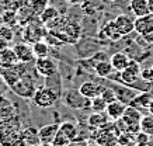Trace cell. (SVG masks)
I'll use <instances>...</instances> for the list:
<instances>
[{
	"label": "cell",
	"instance_id": "obj_1",
	"mask_svg": "<svg viewBox=\"0 0 153 146\" xmlns=\"http://www.w3.org/2000/svg\"><path fill=\"white\" fill-rule=\"evenodd\" d=\"M21 138V124L17 117L0 122V146H14Z\"/></svg>",
	"mask_w": 153,
	"mask_h": 146
},
{
	"label": "cell",
	"instance_id": "obj_2",
	"mask_svg": "<svg viewBox=\"0 0 153 146\" xmlns=\"http://www.w3.org/2000/svg\"><path fill=\"white\" fill-rule=\"evenodd\" d=\"M58 99H59V94L55 90L49 89L48 86H44V87H38L37 89V91H35V94L33 97V101L39 108H49L52 105H55Z\"/></svg>",
	"mask_w": 153,
	"mask_h": 146
},
{
	"label": "cell",
	"instance_id": "obj_3",
	"mask_svg": "<svg viewBox=\"0 0 153 146\" xmlns=\"http://www.w3.org/2000/svg\"><path fill=\"white\" fill-rule=\"evenodd\" d=\"M77 136V128L73 122H62L59 125V131L56 133L53 146H68Z\"/></svg>",
	"mask_w": 153,
	"mask_h": 146
},
{
	"label": "cell",
	"instance_id": "obj_4",
	"mask_svg": "<svg viewBox=\"0 0 153 146\" xmlns=\"http://www.w3.org/2000/svg\"><path fill=\"white\" fill-rule=\"evenodd\" d=\"M63 103L72 110L90 108V100L86 99L79 89H70L63 93Z\"/></svg>",
	"mask_w": 153,
	"mask_h": 146
},
{
	"label": "cell",
	"instance_id": "obj_5",
	"mask_svg": "<svg viewBox=\"0 0 153 146\" xmlns=\"http://www.w3.org/2000/svg\"><path fill=\"white\" fill-rule=\"evenodd\" d=\"M142 114L140 110L135 108L132 105H126V110L121 121L126 125V131H129L131 133H138L140 131V119H142Z\"/></svg>",
	"mask_w": 153,
	"mask_h": 146
},
{
	"label": "cell",
	"instance_id": "obj_6",
	"mask_svg": "<svg viewBox=\"0 0 153 146\" xmlns=\"http://www.w3.org/2000/svg\"><path fill=\"white\" fill-rule=\"evenodd\" d=\"M47 35V28L44 23H28V25L24 28L23 39L27 44H35L38 41H42Z\"/></svg>",
	"mask_w": 153,
	"mask_h": 146
},
{
	"label": "cell",
	"instance_id": "obj_7",
	"mask_svg": "<svg viewBox=\"0 0 153 146\" xmlns=\"http://www.w3.org/2000/svg\"><path fill=\"white\" fill-rule=\"evenodd\" d=\"M140 65L136 61H132L131 59L128 66L122 72H120V82L122 84L129 86V87H134L135 83L140 79Z\"/></svg>",
	"mask_w": 153,
	"mask_h": 146
},
{
	"label": "cell",
	"instance_id": "obj_8",
	"mask_svg": "<svg viewBox=\"0 0 153 146\" xmlns=\"http://www.w3.org/2000/svg\"><path fill=\"white\" fill-rule=\"evenodd\" d=\"M35 70L41 77H52L58 73V65L51 58H38L35 59Z\"/></svg>",
	"mask_w": 153,
	"mask_h": 146
},
{
	"label": "cell",
	"instance_id": "obj_9",
	"mask_svg": "<svg viewBox=\"0 0 153 146\" xmlns=\"http://www.w3.org/2000/svg\"><path fill=\"white\" fill-rule=\"evenodd\" d=\"M14 93L23 99H33L35 91H37V87L34 84L33 79H28V77H21L16 84L11 87Z\"/></svg>",
	"mask_w": 153,
	"mask_h": 146
},
{
	"label": "cell",
	"instance_id": "obj_10",
	"mask_svg": "<svg viewBox=\"0 0 153 146\" xmlns=\"http://www.w3.org/2000/svg\"><path fill=\"white\" fill-rule=\"evenodd\" d=\"M115 24L117 30L121 33V35H128L132 31H135V20H132L129 16L126 14H118L115 19L112 20Z\"/></svg>",
	"mask_w": 153,
	"mask_h": 146
},
{
	"label": "cell",
	"instance_id": "obj_11",
	"mask_svg": "<svg viewBox=\"0 0 153 146\" xmlns=\"http://www.w3.org/2000/svg\"><path fill=\"white\" fill-rule=\"evenodd\" d=\"M135 31L142 37L153 34V13L142 17H136L135 20Z\"/></svg>",
	"mask_w": 153,
	"mask_h": 146
},
{
	"label": "cell",
	"instance_id": "obj_12",
	"mask_svg": "<svg viewBox=\"0 0 153 146\" xmlns=\"http://www.w3.org/2000/svg\"><path fill=\"white\" fill-rule=\"evenodd\" d=\"M80 93L88 100H93L98 96H101L102 90H104V86L98 84L96 82H91V80H87V82H83L79 87Z\"/></svg>",
	"mask_w": 153,
	"mask_h": 146
},
{
	"label": "cell",
	"instance_id": "obj_13",
	"mask_svg": "<svg viewBox=\"0 0 153 146\" xmlns=\"http://www.w3.org/2000/svg\"><path fill=\"white\" fill-rule=\"evenodd\" d=\"M0 77L3 79V82L9 86L10 89L21 79V76H20L19 70H17V65L16 66H0Z\"/></svg>",
	"mask_w": 153,
	"mask_h": 146
},
{
	"label": "cell",
	"instance_id": "obj_14",
	"mask_svg": "<svg viewBox=\"0 0 153 146\" xmlns=\"http://www.w3.org/2000/svg\"><path fill=\"white\" fill-rule=\"evenodd\" d=\"M59 131V124H48L44 125L38 129V135H39V141L41 143H48L52 145L56 138V133Z\"/></svg>",
	"mask_w": 153,
	"mask_h": 146
},
{
	"label": "cell",
	"instance_id": "obj_15",
	"mask_svg": "<svg viewBox=\"0 0 153 146\" xmlns=\"http://www.w3.org/2000/svg\"><path fill=\"white\" fill-rule=\"evenodd\" d=\"M14 52L19 58L20 63H30L35 59L34 56V52H33V47H30L27 42H20L17 45H14Z\"/></svg>",
	"mask_w": 153,
	"mask_h": 146
},
{
	"label": "cell",
	"instance_id": "obj_16",
	"mask_svg": "<svg viewBox=\"0 0 153 146\" xmlns=\"http://www.w3.org/2000/svg\"><path fill=\"white\" fill-rule=\"evenodd\" d=\"M126 105L128 104L122 103L120 100H115V101H112V103L107 104V110H105V114L108 115V118H111L114 121H118L122 118L124 113H125L126 110Z\"/></svg>",
	"mask_w": 153,
	"mask_h": 146
},
{
	"label": "cell",
	"instance_id": "obj_17",
	"mask_svg": "<svg viewBox=\"0 0 153 146\" xmlns=\"http://www.w3.org/2000/svg\"><path fill=\"white\" fill-rule=\"evenodd\" d=\"M152 99H153L152 93L142 91V93H138V94L135 96L128 105H132V107H135V108H138V110H149V105L152 103Z\"/></svg>",
	"mask_w": 153,
	"mask_h": 146
},
{
	"label": "cell",
	"instance_id": "obj_18",
	"mask_svg": "<svg viewBox=\"0 0 153 146\" xmlns=\"http://www.w3.org/2000/svg\"><path fill=\"white\" fill-rule=\"evenodd\" d=\"M19 63V58L13 48H3L0 51V66H16Z\"/></svg>",
	"mask_w": 153,
	"mask_h": 146
},
{
	"label": "cell",
	"instance_id": "obj_19",
	"mask_svg": "<svg viewBox=\"0 0 153 146\" xmlns=\"http://www.w3.org/2000/svg\"><path fill=\"white\" fill-rule=\"evenodd\" d=\"M129 7H131V11H132L134 16H136V17H142V16L150 14L148 0H131Z\"/></svg>",
	"mask_w": 153,
	"mask_h": 146
},
{
	"label": "cell",
	"instance_id": "obj_20",
	"mask_svg": "<svg viewBox=\"0 0 153 146\" xmlns=\"http://www.w3.org/2000/svg\"><path fill=\"white\" fill-rule=\"evenodd\" d=\"M129 61L131 59L128 58V55L124 53V52H117V53H114L111 56V59H110V62H111V65L115 72H122L126 66H128Z\"/></svg>",
	"mask_w": 153,
	"mask_h": 146
},
{
	"label": "cell",
	"instance_id": "obj_21",
	"mask_svg": "<svg viewBox=\"0 0 153 146\" xmlns=\"http://www.w3.org/2000/svg\"><path fill=\"white\" fill-rule=\"evenodd\" d=\"M114 90H115V93H117V99L125 104H129L131 101H132V99L138 94V93L135 91V89H132L129 86L125 87V84L122 86V87H115Z\"/></svg>",
	"mask_w": 153,
	"mask_h": 146
},
{
	"label": "cell",
	"instance_id": "obj_22",
	"mask_svg": "<svg viewBox=\"0 0 153 146\" xmlns=\"http://www.w3.org/2000/svg\"><path fill=\"white\" fill-rule=\"evenodd\" d=\"M94 72H96V75L98 77H101V79H107V77H110L112 75V72H114V67H112L111 62L110 61H101L98 62L97 65L93 67Z\"/></svg>",
	"mask_w": 153,
	"mask_h": 146
},
{
	"label": "cell",
	"instance_id": "obj_23",
	"mask_svg": "<svg viewBox=\"0 0 153 146\" xmlns=\"http://www.w3.org/2000/svg\"><path fill=\"white\" fill-rule=\"evenodd\" d=\"M58 17H59L58 10H56L55 7H49V6H48L47 9L41 13V16H39V21L44 23L47 27H51V24L55 23L56 20H58Z\"/></svg>",
	"mask_w": 153,
	"mask_h": 146
},
{
	"label": "cell",
	"instance_id": "obj_24",
	"mask_svg": "<svg viewBox=\"0 0 153 146\" xmlns=\"http://www.w3.org/2000/svg\"><path fill=\"white\" fill-rule=\"evenodd\" d=\"M101 34L104 37L108 38V39H111V41H117V39H120V38L122 37L121 33L117 30L114 21H108V23L101 28Z\"/></svg>",
	"mask_w": 153,
	"mask_h": 146
},
{
	"label": "cell",
	"instance_id": "obj_25",
	"mask_svg": "<svg viewBox=\"0 0 153 146\" xmlns=\"http://www.w3.org/2000/svg\"><path fill=\"white\" fill-rule=\"evenodd\" d=\"M108 115L105 113H93L88 117V125L91 128H102L105 127Z\"/></svg>",
	"mask_w": 153,
	"mask_h": 146
},
{
	"label": "cell",
	"instance_id": "obj_26",
	"mask_svg": "<svg viewBox=\"0 0 153 146\" xmlns=\"http://www.w3.org/2000/svg\"><path fill=\"white\" fill-rule=\"evenodd\" d=\"M21 136L30 143V146L41 143V141H39V135H38V129H35V128H33V127L27 128V129H23V131H21Z\"/></svg>",
	"mask_w": 153,
	"mask_h": 146
},
{
	"label": "cell",
	"instance_id": "obj_27",
	"mask_svg": "<svg viewBox=\"0 0 153 146\" xmlns=\"http://www.w3.org/2000/svg\"><path fill=\"white\" fill-rule=\"evenodd\" d=\"M33 52L35 59H38V58H47L49 56V45L44 39L38 41V42L33 44Z\"/></svg>",
	"mask_w": 153,
	"mask_h": 146
},
{
	"label": "cell",
	"instance_id": "obj_28",
	"mask_svg": "<svg viewBox=\"0 0 153 146\" xmlns=\"http://www.w3.org/2000/svg\"><path fill=\"white\" fill-rule=\"evenodd\" d=\"M140 131L145 132L149 136H153V115H143L140 119Z\"/></svg>",
	"mask_w": 153,
	"mask_h": 146
},
{
	"label": "cell",
	"instance_id": "obj_29",
	"mask_svg": "<svg viewBox=\"0 0 153 146\" xmlns=\"http://www.w3.org/2000/svg\"><path fill=\"white\" fill-rule=\"evenodd\" d=\"M90 108L93 110V113H105L107 101L102 99L101 96H98L96 99L90 100Z\"/></svg>",
	"mask_w": 153,
	"mask_h": 146
},
{
	"label": "cell",
	"instance_id": "obj_30",
	"mask_svg": "<svg viewBox=\"0 0 153 146\" xmlns=\"http://www.w3.org/2000/svg\"><path fill=\"white\" fill-rule=\"evenodd\" d=\"M0 39H3L4 42H11L14 39L13 28L10 25H0Z\"/></svg>",
	"mask_w": 153,
	"mask_h": 146
},
{
	"label": "cell",
	"instance_id": "obj_31",
	"mask_svg": "<svg viewBox=\"0 0 153 146\" xmlns=\"http://www.w3.org/2000/svg\"><path fill=\"white\" fill-rule=\"evenodd\" d=\"M1 23H6L7 25H11V24L17 23V14H16V11H11V10H6L3 16H1V19H0Z\"/></svg>",
	"mask_w": 153,
	"mask_h": 146
},
{
	"label": "cell",
	"instance_id": "obj_32",
	"mask_svg": "<svg viewBox=\"0 0 153 146\" xmlns=\"http://www.w3.org/2000/svg\"><path fill=\"white\" fill-rule=\"evenodd\" d=\"M101 97L107 101V104H110V103H112V101L118 100L117 99L115 90L111 89V87H104V90H102V93H101Z\"/></svg>",
	"mask_w": 153,
	"mask_h": 146
},
{
	"label": "cell",
	"instance_id": "obj_33",
	"mask_svg": "<svg viewBox=\"0 0 153 146\" xmlns=\"http://www.w3.org/2000/svg\"><path fill=\"white\" fill-rule=\"evenodd\" d=\"M48 7L47 0H34L33 4H31V9L37 16H41V13Z\"/></svg>",
	"mask_w": 153,
	"mask_h": 146
},
{
	"label": "cell",
	"instance_id": "obj_34",
	"mask_svg": "<svg viewBox=\"0 0 153 146\" xmlns=\"http://www.w3.org/2000/svg\"><path fill=\"white\" fill-rule=\"evenodd\" d=\"M140 79L143 82H153V67H145V69H142Z\"/></svg>",
	"mask_w": 153,
	"mask_h": 146
},
{
	"label": "cell",
	"instance_id": "obj_35",
	"mask_svg": "<svg viewBox=\"0 0 153 146\" xmlns=\"http://www.w3.org/2000/svg\"><path fill=\"white\" fill-rule=\"evenodd\" d=\"M14 146H30V143H28V142L25 141V139H24L23 136H21V138L19 139V141L16 142V145H14Z\"/></svg>",
	"mask_w": 153,
	"mask_h": 146
},
{
	"label": "cell",
	"instance_id": "obj_36",
	"mask_svg": "<svg viewBox=\"0 0 153 146\" xmlns=\"http://www.w3.org/2000/svg\"><path fill=\"white\" fill-rule=\"evenodd\" d=\"M6 11V7H4V1L3 0H0V19H1V16H3V13Z\"/></svg>",
	"mask_w": 153,
	"mask_h": 146
},
{
	"label": "cell",
	"instance_id": "obj_37",
	"mask_svg": "<svg viewBox=\"0 0 153 146\" xmlns=\"http://www.w3.org/2000/svg\"><path fill=\"white\" fill-rule=\"evenodd\" d=\"M66 3H69V4H80L83 0H65Z\"/></svg>",
	"mask_w": 153,
	"mask_h": 146
},
{
	"label": "cell",
	"instance_id": "obj_38",
	"mask_svg": "<svg viewBox=\"0 0 153 146\" xmlns=\"http://www.w3.org/2000/svg\"><path fill=\"white\" fill-rule=\"evenodd\" d=\"M7 100H6V97H4V93H3V90H0V104H3V103H6Z\"/></svg>",
	"mask_w": 153,
	"mask_h": 146
},
{
	"label": "cell",
	"instance_id": "obj_39",
	"mask_svg": "<svg viewBox=\"0 0 153 146\" xmlns=\"http://www.w3.org/2000/svg\"><path fill=\"white\" fill-rule=\"evenodd\" d=\"M149 3V10H150V13H153V0H148Z\"/></svg>",
	"mask_w": 153,
	"mask_h": 146
},
{
	"label": "cell",
	"instance_id": "obj_40",
	"mask_svg": "<svg viewBox=\"0 0 153 146\" xmlns=\"http://www.w3.org/2000/svg\"><path fill=\"white\" fill-rule=\"evenodd\" d=\"M148 111L153 115V99H152V103H150V105H149V110H148Z\"/></svg>",
	"mask_w": 153,
	"mask_h": 146
},
{
	"label": "cell",
	"instance_id": "obj_41",
	"mask_svg": "<svg viewBox=\"0 0 153 146\" xmlns=\"http://www.w3.org/2000/svg\"><path fill=\"white\" fill-rule=\"evenodd\" d=\"M87 146H102V145L98 143V142H96V143H90V145H87Z\"/></svg>",
	"mask_w": 153,
	"mask_h": 146
},
{
	"label": "cell",
	"instance_id": "obj_42",
	"mask_svg": "<svg viewBox=\"0 0 153 146\" xmlns=\"http://www.w3.org/2000/svg\"><path fill=\"white\" fill-rule=\"evenodd\" d=\"M34 146H51V145H48V143H38V145H34Z\"/></svg>",
	"mask_w": 153,
	"mask_h": 146
},
{
	"label": "cell",
	"instance_id": "obj_43",
	"mask_svg": "<svg viewBox=\"0 0 153 146\" xmlns=\"http://www.w3.org/2000/svg\"><path fill=\"white\" fill-rule=\"evenodd\" d=\"M152 67H153V65H152Z\"/></svg>",
	"mask_w": 153,
	"mask_h": 146
},
{
	"label": "cell",
	"instance_id": "obj_44",
	"mask_svg": "<svg viewBox=\"0 0 153 146\" xmlns=\"http://www.w3.org/2000/svg\"><path fill=\"white\" fill-rule=\"evenodd\" d=\"M0 23H1V21H0Z\"/></svg>",
	"mask_w": 153,
	"mask_h": 146
}]
</instances>
